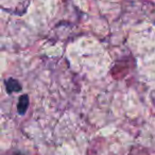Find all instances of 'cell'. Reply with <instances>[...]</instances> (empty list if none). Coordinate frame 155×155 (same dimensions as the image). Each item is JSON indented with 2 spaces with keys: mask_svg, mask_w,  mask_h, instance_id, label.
Segmentation results:
<instances>
[{
  "mask_svg": "<svg viewBox=\"0 0 155 155\" xmlns=\"http://www.w3.org/2000/svg\"><path fill=\"white\" fill-rule=\"evenodd\" d=\"M29 107V97L28 95H21L18 99L17 104V110L19 115H25Z\"/></svg>",
  "mask_w": 155,
  "mask_h": 155,
  "instance_id": "cell-1",
  "label": "cell"
},
{
  "mask_svg": "<svg viewBox=\"0 0 155 155\" xmlns=\"http://www.w3.org/2000/svg\"><path fill=\"white\" fill-rule=\"evenodd\" d=\"M5 87H7V91L9 94L15 93V91H19L21 89L19 82L13 78H10L8 80H5Z\"/></svg>",
  "mask_w": 155,
  "mask_h": 155,
  "instance_id": "cell-2",
  "label": "cell"
}]
</instances>
